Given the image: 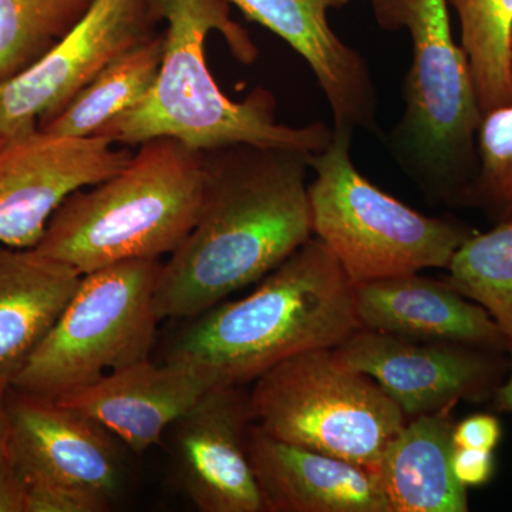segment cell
<instances>
[{
    "instance_id": "cell-11",
    "label": "cell",
    "mask_w": 512,
    "mask_h": 512,
    "mask_svg": "<svg viewBox=\"0 0 512 512\" xmlns=\"http://www.w3.org/2000/svg\"><path fill=\"white\" fill-rule=\"evenodd\" d=\"M109 138L36 130L0 147V244L33 249L73 192L107 180L133 154Z\"/></svg>"
},
{
    "instance_id": "cell-8",
    "label": "cell",
    "mask_w": 512,
    "mask_h": 512,
    "mask_svg": "<svg viewBox=\"0 0 512 512\" xmlns=\"http://www.w3.org/2000/svg\"><path fill=\"white\" fill-rule=\"evenodd\" d=\"M252 423L275 439L377 471L407 423L402 409L333 349L299 353L266 370L248 393Z\"/></svg>"
},
{
    "instance_id": "cell-24",
    "label": "cell",
    "mask_w": 512,
    "mask_h": 512,
    "mask_svg": "<svg viewBox=\"0 0 512 512\" xmlns=\"http://www.w3.org/2000/svg\"><path fill=\"white\" fill-rule=\"evenodd\" d=\"M466 200L512 221V103L488 111L477 133V173Z\"/></svg>"
},
{
    "instance_id": "cell-22",
    "label": "cell",
    "mask_w": 512,
    "mask_h": 512,
    "mask_svg": "<svg viewBox=\"0 0 512 512\" xmlns=\"http://www.w3.org/2000/svg\"><path fill=\"white\" fill-rule=\"evenodd\" d=\"M94 0H0V82L25 72L69 35Z\"/></svg>"
},
{
    "instance_id": "cell-15",
    "label": "cell",
    "mask_w": 512,
    "mask_h": 512,
    "mask_svg": "<svg viewBox=\"0 0 512 512\" xmlns=\"http://www.w3.org/2000/svg\"><path fill=\"white\" fill-rule=\"evenodd\" d=\"M247 448L264 512H390L370 468L275 439L255 423Z\"/></svg>"
},
{
    "instance_id": "cell-21",
    "label": "cell",
    "mask_w": 512,
    "mask_h": 512,
    "mask_svg": "<svg viewBox=\"0 0 512 512\" xmlns=\"http://www.w3.org/2000/svg\"><path fill=\"white\" fill-rule=\"evenodd\" d=\"M456 9L461 47L481 113L512 103V0H447Z\"/></svg>"
},
{
    "instance_id": "cell-27",
    "label": "cell",
    "mask_w": 512,
    "mask_h": 512,
    "mask_svg": "<svg viewBox=\"0 0 512 512\" xmlns=\"http://www.w3.org/2000/svg\"><path fill=\"white\" fill-rule=\"evenodd\" d=\"M503 436L500 420L491 414H474L454 424V446L494 451Z\"/></svg>"
},
{
    "instance_id": "cell-7",
    "label": "cell",
    "mask_w": 512,
    "mask_h": 512,
    "mask_svg": "<svg viewBox=\"0 0 512 512\" xmlns=\"http://www.w3.org/2000/svg\"><path fill=\"white\" fill-rule=\"evenodd\" d=\"M161 262L134 259L82 276L66 308L9 389L60 400L150 359Z\"/></svg>"
},
{
    "instance_id": "cell-1",
    "label": "cell",
    "mask_w": 512,
    "mask_h": 512,
    "mask_svg": "<svg viewBox=\"0 0 512 512\" xmlns=\"http://www.w3.org/2000/svg\"><path fill=\"white\" fill-rule=\"evenodd\" d=\"M312 154L237 143L202 151L204 184L190 234L161 265L158 319H194L261 281L313 237Z\"/></svg>"
},
{
    "instance_id": "cell-18",
    "label": "cell",
    "mask_w": 512,
    "mask_h": 512,
    "mask_svg": "<svg viewBox=\"0 0 512 512\" xmlns=\"http://www.w3.org/2000/svg\"><path fill=\"white\" fill-rule=\"evenodd\" d=\"M73 266L0 244V390H8L82 281Z\"/></svg>"
},
{
    "instance_id": "cell-20",
    "label": "cell",
    "mask_w": 512,
    "mask_h": 512,
    "mask_svg": "<svg viewBox=\"0 0 512 512\" xmlns=\"http://www.w3.org/2000/svg\"><path fill=\"white\" fill-rule=\"evenodd\" d=\"M164 50L163 30L114 60L37 130L62 137L99 136L110 121L136 107L150 93L160 73Z\"/></svg>"
},
{
    "instance_id": "cell-28",
    "label": "cell",
    "mask_w": 512,
    "mask_h": 512,
    "mask_svg": "<svg viewBox=\"0 0 512 512\" xmlns=\"http://www.w3.org/2000/svg\"><path fill=\"white\" fill-rule=\"evenodd\" d=\"M25 477L10 457L8 448L0 450V512H25Z\"/></svg>"
},
{
    "instance_id": "cell-16",
    "label": "cell",
    "mask_w": 512,
    "mask_h": 512,
    "mask_svg": "<svg viewBox=\"0 0 512 512\" xmlns=\"http://www.w3.org/2000/svg\"><path fill=\"white\" fill-rule=\"evenodd\" d=\"M248 19L284 39L305 59L328 99L335 128L373 130L377 94L369 67L328 22V10L350 0H228Z\"/></svg>"
},
{
    "instance_id": "cell-26",
    "label": "cell",
    "mask_w": 512,
    "mask_h": 512,
    "mask_svg": "<svg viewBox=\"0 0 512 512\" xmlns=\"http://www.w3.org/2000/svg\"><path fill=\"white\" fill-rule=\"evenodd\" d=\"M451 471L457 483L467 490L488 484L495 471L493 451L454 446L451 454Z\"/></svg>"
},
{
    "instance_id": "cell-23",
    "label": "cell",
    "mask_w": 512,
    "mask_h": 512,
    "mask_svg": "<svg viewBox=\"0 0 512 512\" xmlns=\"http://www.w3.org/2000/svg\"><path fill=\"white\" fill-rule=\"evenodd\" d=\"M447 269L448 284L484 308L512 343V221L471 234Z\"/></svg>"
},
{
    "instance_id": "cell-29",
    "label": "cell",
    "mask_w": 512,
    "mask_h": 512,
    "mask_svg": "<svg viewBox=\"0 0 512 512\" xmlns=\"http://www.w3.org/2000/svg\"><path fill=\"white\" fill-rule=\"evenodd\" d=\"M508 352V376L494 394V403L500 412L512 413V343Z\"/></svg>"
},
{
    "instance_id": "cell-12",
    "label": "cell",
    "mask_w": 512,
    "mask_h": 512,
    "mask_svg": "<svg viewBox=\"0 0 512 512\" xmlns=\"http://www.w3.org/2000/svg\"><path fill=\"white\" fill-rule=\"evenodd\" d=\"M248 394L237 384L211 387L174 424L177 477L201 512H264L247 448Z\"/></svg>"
},
{
    "instance_id": "cell-2",
    "label": "cell",
    "mask_w": 512,
    "mask_h": 512,
    "mask_svg": "<svg viewBox=\"0 0 512 512\" xmlns=\"http://www.w3.org/2000/svg\"><path fill=\"white\" fill-rule=\"evenodd\" d=\"M167 23L160 73L150 93L110 121L100 137L138 146L171 137L195 150L249 143L316 154L329 146L333 128L322 121L292 127L276 119L274 94L256 87L244 100L228 99L208 67L205 42L220 32L239 62L252 63L258 50L229 13L228 0H151Z\"/></svg>"
},
{
    "instance_id": "cell-19",
    "label": "cell",
    "mask_w": 512,
    "mask_h": 512,
    "mask_svg": "<svg viewBox=\"0 0 512 512\" xmlns=\"http://www.w3.org/2000/svg\"><path fill=\"white\" fill-rule=\"evenodd\" d=\"M450 412L407 420L377 466L390 512H466L467 488L451 471Z\"/></svg>"
},
{
    "instance_id": "cell-3",
    "label": "cell",
    "mask_w": 512,
    "mask_h": 512,
    "mask_svg": "<svg viewBox=\"0 0 512 512\" xmlns=\"http://www.w3.org/2000/svg\"><path fill=\"white\" fill-rule=\"evenodd\" d=\"M360 328L355 285L313 235L254 292L192 319L167 360L192 363L221 384L242 386L288 357L335 349Z\"/></svg>"
},
{
    "instance_id": "cell-17",
    "label": "cell",
    "mask_w": 512,
    "mask_h": 512,
    "mask_svg": "<svg viewBox=\"0 0 512 512\" xmlns=\"http://www.w3.org/2000/svg\"><path fill=\"white\" fill-rule=\"evenodd\" d=\"M355 305L365 329L503 352L511 345L487 311L447 281L409 274L366 282L355 286Z\"/></svg>"
},
{
    "instance_id": "cell-6",
    "label": "cell",
    "mask_w": 512,
    "mask_h": 512,
    "mask_svg": "<svg viewBox=\"0 0 512 512\" xmlns=\"http://www.w3.org/2000/svg\"><path fill=\"white\" fill-rule=\"evenodd\" d=\"M353 131L333 127L329 146L312 154L313 235L338 259L353 285L447 268L471 232L426 217L386 194L350 158Z\"/></svg>"
},
{
    "instance_id": "cell-5",
    "label": "cell",
    "mask_w": 512,
    "mask_h": 512,
    "mask_svg": "<svg viewBox=\"0 0 512 512\" xmlns=\"http://www.w3.org/2000/svg\"><path fill=\"white\" fill-rule=\"evenodd\" d=\"M447 0H372L377 23L412 36L406 113L396 151L424 190L441 200H466L477 173L483 113L463 47L451 35Z\"/></svg>"
},
{
    "instance_id": "cell-13",
    "label": "cell",
    "mask_w": 512,
    "mask_h": 512,
    "mask_svg": "<svg viewBox=\"0 0 512 512\" xmlns=\"http://www.w3.org/2000/svg\"><path fill=\"white\" fill-rule=\"evenodd\" d=\"M8 448L26 483L72 485L113 498L120 485L113 434L89 416L56 402L8 389Z\"/></svg>"
},
{
    "instance_id": "cell-25",
    "label": "cell",
    "mask_w": 512,
    "mask_h": 512,
    "mask_svg": "<svg viewBox=\"0 0 512 512\" xmlns=\"http://www.w3.org/2000/svg\"><path fill=\"white\" fill-rule=\"evenodd\" d=\"M111 500L72 485L28 483L25 512H104Z\"/></svg>"
},
{
    "instance_id": "cell-30",
    "label": "cell",
    "mask_w": 512,
    "mask_h": 512,
    "mask_svg": "<svg viewBox=\"0 0 512 512\" xmlns=\"http://www.w3.org/2000/svg\"><path fill=\"white\" fill-rule=\"evenodd\" d=\"M5 394L6 390H0V450L6 446L8 441V416H6L5 409Z\"/></svg>"
},
{
    "instance_id": "cell-9",
    "label": "cell",
    "mask_w": 512,
    "mask_h": 512,
    "mask_svg": "<svg viewBox=\"0 0 512 512\" xmlns=\"http://www.w3.org/2000/svg\"><path fill=\"white\" fill-rule=\"evenodd\" d=\"M161 22L151 0H94L76 28L25 72L0 82V147L35 133Z\"/></svg>"
},
{
    "instance_id": "cell-14",
    "label": "cell",
    "mask_w": 512,
    "mask_h": 512,
    "mask_svg": "<svg viewBox=\"0 0 512 512\" xmlns=\"http://www.w3.org/2000/svg\"><path fill=\"white\" fill-rule=\"evenodd\" d=\"M217 384L214 376L192 363L165 360L157 366L146 359L56 402L86 414L131 451L143 454Z\"/></svg>"
},
{
    "instance_id": "cell-10",
    "label": "cell",
    "mask_w": 512,
    "mask_h": 512,
    "mask_svg": "<svg viewBox=\"0 0 512 512\" xmlns=\"http://www.w3.org/2000/svg\"><path fill=\"white\" fill-rule=\"evenodd\" d=\"M340 362L372 377L407 420L485 402L504 382L503 350L431 342L360 328L333 349Z\"/></svg>"
},
{
    "instance_id": "cell-4",
    "label": "cell",
    "mask_w": 512,
    "mask_h": 512,
    "mask_svg": "<svg viewBox=\"0 0 512 512\" xmlns=\"http://www.w3.org/2000/svg\"><path fill=\"white\" fill-rule=\"evenodd\" d=\"M202 184V151L151 138L119 173L69 195L35 249L82 275L171 255L197 221Z\"/></svg>"
}]
</instances>
